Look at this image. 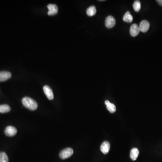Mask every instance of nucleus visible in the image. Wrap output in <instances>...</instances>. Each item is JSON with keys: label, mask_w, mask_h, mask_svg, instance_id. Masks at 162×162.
Returning <instances> with one entry per match:
<instances>
[{"label": "nucleus", "mask_w": 162, "mask_h": 162, "mask_svg": "<svg viewBox=\"0 0 162 162\" xmlns=\"http://www.w3.org/2000/svg\"><path fill=\"white\" fill-rule=\"evenodd\" d=\"M24 106L31 110H35L38 107L37 102L33 99L28 97H25L22 100Z\"/></svg>", "instance_id": "1"}, {"label": "nucleus", "mask_w": 162, "mask_h": 162, "mask_svg": "<svg viewBox=\"0 0 162 162\" xmlns=\"http://www.w3.org/2000/svg\"><path fill=\"white\" fill-rule=\"evenodd\" d=\"M74 153V151L71 148H67L62 150L59 153V156L62 160L68 159L71 157Z\"/></svg>", "instance_id": "2"}, {"label": "nucleus", "mask_w": 162, "mask_h": 162, "mask_svg": "<svg viewBox=\"0 0 162 162\" xmlns=\"http://www.w3.org/2000/svg\"><path fill=\"white\" fill-rule=\"evenodd\" d=\"M17 132V130L16 128L13 126H8L6 127L5 130V135L10 137L14 136L16 135Z\"/></svg>", "instance_id": "3"}, {"label": "nucleus", "mask_w": 162, "mask_h": 162, "mask_svg": "<svg viewBox=\"0 0 162 162\" xmlns=\"http://www.w3.org/2000/svg\"><path fill=\"white\" fill-rule=\"evenodd\" d=\"M106 27L107 28H112L116 25V21L115 18L112 16H109L107 17L106 20Z\"/></svg>", "instance_id": "4"}, {"label": "nucleus", "mask_w": 162, "mask_h": 162, "mask_svg": "<svg viewBox=\"0 0 162 162\" xmlns=\"http://www.w3.org/2000/svg\"><path fill=\"white\" fill-rule=\"evenodd\" d=\"M43 91L48 99L50 100L53 99L54 97L53 92L50 87L46 85L43 87Z\"/></svg>", "instance_id": "5"}, {"label": "nucleus", "mask_w": 162, "mask_h": 162, "mask_svg": "<svg viewBox=\"0 0 162 162\" xmlns=\"http://www.w3.org/2000/svg\"><path fill=\"white\" fill-rule=\"evenodd\" d=\"M139 27L140 28V31L143 32V33H146L148 31L149 28H150V23L148 21L144 20L141 22Z\"/></svg>", "instance_id": "6"}, {"label": "nucleus", "mask_w": 162, "mask_h": 162, "mask_svg": "<svg viewBox=\"0 0 162 162\" xmlns=\"http://www.w3.org/2000/svg\"><path fill=\"white\" fill-rule=\"evenodd\" d=\"M47 8L49 10L48 12V15L51 16V15H54L57 14L58 8L56 5L50 4L47 5Z\"/></svg>", "instance_id": "7"}, {"label": "nucleus", "mask_w": 162, "mask_h": 162, "mask_svg": "<svg viewBox=\"0 0 162 162\" xmlns=\"http://www.w3.org/2000/svg\"><path fill=\"white\" fill-rule=\"evenodd\" d=\"M110 143L108 141H104L102 143L100 146V151L104 154H106L109 153L110 151Z\"/></svg>", "instance_id": "8"}, {"label": "nucleus", "mask_w": 162, "mask_h": 162, "mask_svg": "<svg viewBox=\"0 0 162 162\" xmlns=\"http://www.w3.org/2000/svg\"><path fill=\"white\" fill-rule=\"evenodd\" d=\"M140 32L139 26L136 24H133L131 26L130 29V33L132 36L135 37L138 35Z\"/></svg>", "instance_id": "9"}, {"label": "nucleus", "mask_w": 162, "mask_h": 162, "mask_svg": "<svg viewBox=\"0 0 162 162\" xmlns=\"http://www.w3.org/2000/svg\"><path fill=\"white\" fill-rule=\"evenodd\" d=\"M11 77V74L8 71L0 72V81H6Z\"/></svg>", "instance_id": "10"}, {"label": "nucleus", "mask_w": 162, "mask_h": 162, "mask_svg": "<svg viewBox=\"0 0 162 162\" xmlns=\"http://www.w3.org/2000/svg\"><path fill=\"white\" fill-rule=\"evenodd\" d=\"M105 104L106 106L107 109L111 113H114L116 112V106L114 104L110 103L108 100H106L105 101Z\"/></svg>", "instance_id": "11"}, {"label": "nucleus", "mask_w": 162, "mask_h": 162, "mask_svg": "<svg viewBox=\"0 0 162 162\" xmlns=\"http://www.w3.org/2000/svg\"><path fill=\"white\" fill-rule=\"evenodd\" d=\"M139 154V150L136 148H134L131 150L130 152L131 159L133 161H135L138 158V155Z\"/></svg>", "instance_id": "12"}, {"label": "nucleus", "mask_w": 162, "mask_h": 162, "mask_svg": "<svg viewBox=\"0 0 162 162\" xmlns=\"http://www.w3.org/2000/svg\"><path fill=\"white\" fill-rule=\"evenodd\" d=\"M123 20L124 21L127 23H131L133 21V17L131 14L130 12L127 11L124 14L123 17Z\"/></svg>", "instance_id": "13"}, {"label": "nucleus", "mask_w": 162, "mask_h": 162, "mask_svg": "<svg viewBox=\"0 0 162 162\" xmlns=\"http://www.w3.org/2000/svg\"><path fill=\"white\" fill-rule=\"evenodd\" d=\"M97 13V9L95 6H91L89 7L87 10V14L88 16H93Z\"/></svg>", "instance_id": "14"}, {"label": "nucleus", "mask_w": 162, "mask_h": 162, "mask_svg": "<svg viewBox=\"0 0 162 162\" xmlns=\"http://www.w3.org/2000/svg\"><path fill=\"white\" fill-rule=\"evenodd\" d=\"M11 108L10 106L7 105H0V113H5L11 111Z\"/></svg>", "instance_id": "15"}, {"label": "nucleus", "mask_w": 162, "mask_h": 162, "mask_svg": "<svg viewBox=\"0 0 162 162\" xmlns=\"http://www.w3.org/2000/svg\"><path fill=\"white\" fill-rule=\"evenodd\" d=\"M0 162H9L8 156L5 153L0 152Z\"/></svg>", "instance_id": "16"}, {"label": "nucleus", "mask_w": 162, "mask_h": 162, "mask_svg": "<svg viewBox=\"0 0 162 162\" xmlns=\"http://www.w3.org/2000/svg\"><path fill=\"white\" fill-rule=\"evenodd\" d=\"M133 7L135 11H139L141 8V4L140 1H135L133 5Z\"/></svg>", "instance_id": "17"}, {"label": "nucleus", "mask_w": 162, "mask_h": 162, "mask_svg": "<svg viewBox=\"0 0 162 162\" xmlns=\"http://www.w3.org/2000/svg\"><path fill=\"white\" fill-rule=\"evenodd\" d=\"M156 2H158V3L159 4V5H160L162 6V0H157Z\"/></svg>", "instance_id": "18"}]
</instances>
